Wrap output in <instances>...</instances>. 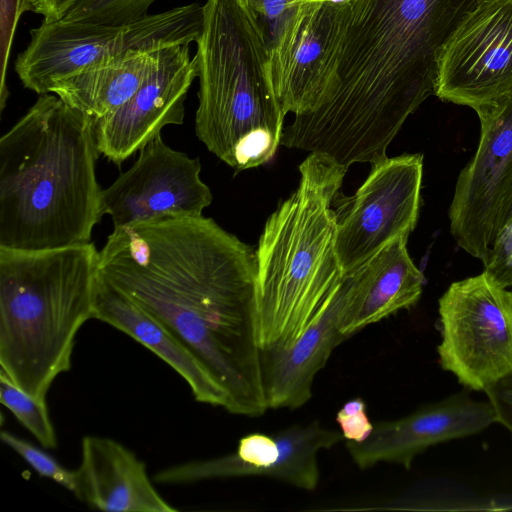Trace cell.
Listing matches in <instances>:
<instances>
[{
  "mask_svg": "<svg viewBox=\"0 0 512 512\" xmlns=\"http://www.w3.org/2000/svg\"><path fill=\"white\" fill-rule=\"evenodd\" d=\"M480 0H348L325 102L294 116L281 145L348 168L374 165L435 94L443 48Z\"/></svg>",
  "mask_w": 512,
  "mask_h": 512,
  "instance_id": "1",
  "label": "cell"
},
{
  "mask_svg": "<svg viewBox=\"0 0 512 512\" xmlns=\"http://www.w3.org/2000/svg\"><path fill=\"white\" fill-rule=\"evenodd\" d=\"M93 120L53 93L0 139V247L44 250L91 242L103 213Z\"/></svg>",
  "mask_w": 512,
  "mask_h": 512,
  "instance_id": "2",
  "label": "cell"
},
{
  "mask_svg": "<svg viewBox=\"0 0 512 512\" xmlns=\"http://www.w3.org/2000/svg\"><path fill=\"white\" fill-rule=\"evenodd\" d=\"M296 190L267 219L256 254L255 334L260 350L287 346L328 307L344 277L332 202L347 169L310 153Z\"/></svg>",
  "mask_w": 512,
  "mask_h": 512,
  "instance_id": "3",
  "label": "cell"
},
{
  "mask_svg": "<svg viewBox=\"0 0 512 512\" xmlns=\"http://www.w3.org/2000/svg\"><path fill=\"white\" fill-rule=\"evenodd\" d=\"M99 251L0 247V373L46 401L70 370L79 329L94 316Z\"/></svg>",
  "mask_w": 512,
  "mask_h": 512,
  "instance_id": "4",
  "label": "cell"
},
{
  "mask_svg": "<svg viewBox=\"0 0 512 512\" xmlns=\"http://www.w3.org/2000/svg\"><path fill=\"white\" fill-rule=\"evenodd\" d=\"M194 56L199 79L195 131L237 171L275 155L285 114L271 76L264 26L239 0H206Z\"/></svg>",
  "mask_w": 512,
  "mask_h": 512,
  "instance_id": "5",
  "label": "cell"
},
{
  "mask_svg": "<svg viewBox=\"0 0 512 512\" xmlns=\"http://www.w3.org/2000/svg\"><path fill=\"white\" fill-rule=\"evenodd\" d=\"M202 21L203 6L196 2L122 25L42 21L30 30L14 69L25 88L47 94L59 80L131 51L196 42Z\"/></svg>",
  "mask_w": 512,
  "mask_h": 512,
  "instance_id": "6",
  "label": "cell"
},
{
  "mask_svg": "<svg viewBox=\"0 0 512 512\" xmlns=\"http://www.w3.org/2000/svg\"><path fill=\"white\" fill-rule=\"evenodd\" d=\"M439 363L465 387L483 391L512 370L508 289L486 272L453 282L439 299Z\"/></svg>",
  "mask_w": 512,
  "mask_h": 512,
  "instance_id": "7",
  "label": "cell"
},
{
  "mask_svg": "<svg viewBox=\"0 0 512 512\" xmlns=\"http://www.w3.org/2000/svg\"><path fill=\"white\" fill-rule=\"evenodd\" d=\"M475 112L479 144L457 178L448 216L458 246L483 262L512 195V92Z\"/></svg>",
  "mask_w": 512,
  "mask_h": 512,
  "instance_id": "8",
  "label": "cell"
},
{
  "mask_svg": "<svg viewBox=\"0 0 512 512\" xmlns=\"http://www.w3.org/2000/svg\"><path fill=\"white\" fill-rule=\"evenodd\" d=\"M512 92V0H480L440 55L435 96L476 111Z\"/></svg>",
  "mask_w": 512,
  "mask_h": 512,
  "instance_id": "9",
  "label": "cell"
},
{
  "mask_svg": "<svg viewBox=\"0 0 512 512\" xmlns=\"http://www.w3.org/2000/svg\"><path fill=\"white\" fill-rule=\"evenodd\" d=\"M345 3L318 0L298 4L276 21L267 39L271 76L285 115L310 113L329 89Z\"/></svg>",
  "mask_w": 512,
  "mask_h": 512,
  "instance_id": "10",
  "label": "cell"
},
{
  "mask_svg": "<svg viewBox=\"0 0 512 512\" xmlns=\"http://www.w3.org/2000/svg\"><path fill=\"white\" fill-rule=\"evenodd\" d=\"M423 156L386 158L372 169L337 214V254L343 272L363 263L392 239L409 236L420 208Z\"/></svg>",
  "mask_w": 512,
  "mask_h": 512,
  "instance_id": "11",
  "label": "cell"
},
{
  "mask_svg": "<svg viewBox=\"0 0 512 512\" xmlns=\"http://www.w3.org/2000/svg\"><path fill=\"white\" fill-rule=\"evenodd\" d=\"M200 172L199 158L171 148L160 134L139 151L126 172L102 189V213L110 216L114 228L201 216L212 202V193Z\"/></svg>",
  "mask_w": 512,
  "mask_h": 512,
  "instance_id": "12",
  "label": "cell"
},
{
  "mask_svg": "<svg viewBox=\"0 0 512 512\" xmlns=\"http://www.w3.org/2000/svg\"><path fill=\"white\" fill-rule=\"evenodd\" d=\"M344 440L340 431L318 421L294 425L276 434L252 433L239 440L234 453L173 465L158 471L159 484H188L243 476L274 478L297 488L314 490L319 482L317 456Z\"/></svg>",
  "mask_w": 512,
  "mask_h": 512,
  "instance_id": "13",
  "label": "cell"
},
{
  "mask_svg": "<svg viewBox=\"0 0 512 512\" xmlns=\"http://www.w3.org/2000/svg\"><path fill=\"white\" fill-rule=\"evenodd\" d=\"M197 77L190 44L157 50L152 67L138 90L116 112L93 122L97 150L120 166L167 125H181L185 100Z\"/></svg>",
  "mask_w": 512,
  "mask_h": 512,
  "instance_id": "14",
  "label": "cell"
},
{
  "mask_svg": "<svg viewBox=\"0 0 512 512\" xmlns=\"http://www.w3.org/2000/svg\"><path fill=\"white\" fill-rule=\"evenodd\" d=\"M495 422L489 402L475 401L462 393L397 420L375 423L366 440L347 441L346 447L361 469L379 462L409 469L414 458L430 446L479 433Z\"/></svg>",
  "mask_w": 512,
  "mask_h": 512,
  "instance_id": "15",
  "label": "cell"
},
{
  "mask_svg": "<svg viewBox=\"0 0 512 512\" xmlns=\"http://www.w3.org/2000/svg\"><path fill=\"white\" fill-rule=\"evenodd\" d=\"M73 494L93 509L110 512H176L155 489L146 465L114 439L87 435L74 470Z\"/></svg>",
  "mask_w": 512,
  "mask_h": 512,
  "instance_id": "16",
  "label": "cell"
},
{
  "mask_svg": "<svg viewBox=\"0 0 512 512\" xmlns=\"http://www.w3.org/2000/svg\"><path fill=\"white\" fill-rule=\"evenodd\" d=\"M348 290L349 277L345 273L326 310L300 337L287 346L261 350L268 409L293 410L310 400L316 374L335 347L347 339L340 331V320Z\"/></svg>",
  "mask_w": 512,
  "mask_h": 512,
  "instance_id": "17",
  "label": "cell"
},
{
  "mask_svg": "<svg viewBox=\"0 0 512 512\" xmlns=\"http://www.w3.org/2000/svg\"><path fill=\"white\" fill-rule=\"evenodd\" d=\"M408 236L400 235L363 263L345 272L349 291L340 320V331L350 337L420 299L424 276L407 250Z\"/></svg>",
  "mask_w": 512,
  "mask_h": 512,
  "instance_id": "18",
  "label": "cell"
},
{
  "mask_svg": "<svg viewBox=\"0 0 512 512\" xmlns=\"http://www.w3.org/2000/svg\"><path fill=\"white\" fill-rule=\"evenodd\" d=\"M93 319L124 332L160 357L186 381L196 401L230 412L227 393L198 357L161 322L100 274Z\"/></svg>",
  "mask_w": 512,
  "mask_h": 512,
  "instance_id": "19",
  "label": "cell"
},
{
  "mask_svg": "<svg viewBox=\"0 0 512 512\" xmlns=\"http://www.w3.org/2000/svg\"><path fill=\"white\" fill-rule=\"evenodd\" d=\"M156 52L135 50L86 68L56 82L50 93L93 122L101 120L116 112L138 90Z\"/></svg>",
  "mask_w": 512,
  "mask_h": 512,
  "instance_id": "20",
  "label": "cell"
},
{
  "mask_svg": "<svg viewBox=\"0 0 512 512\" xmlns=\"http://www.w3.org/2000/svg\"><path fill=\"white\" fill-rule=\"evenodd\" d=\"M0 402L44 448L57 447V437L46 401L39 400L21 390L0 373Z\"/></svg>",
  "mask_w": 512,
  "mask_h": 512,
  "instance_id": "21",
  "label": "cell"
},
{
  "mask_svg": "<svg viewBox=\"0 0 512 512\" xmlns=\"http://www.w3.org/2000/svg\"><path fill=\"white\" fill-rule=\"evenodd\" d=\"M157 0H78L61 19L64 22L122 25L148 15Z\"/></svg>",
  "mask_w": 512,
  "mask_h": 512,
  "instance_id": "22",
  "label": "cell"
},
{
  "mask_svg": "<svg viewBox=\"0 0 512 512\" xmlns=\"http://www.w3.org/2000/svg\"><path fill=\"white\" fill-rule=\"evenodd\" d=\"M0 439L25 460L37 474L56 482L72 493L74 492L76 487L74 470L66 469L43 450L8 431L2 430Z\"/></svg>",
  "mask_w": 512,
  "mask_h": 512,
  "instance_id": "23",
  "label": "cell"
},
{
  "mask_svg": "<svg viewBox=\"0 0 512 512\" xmlns=\"http://www.w3.org/2000/svg\"><path fill=\"white\" fill-rule=\"evenodd\" d=\"M28 11L27 0H0V110L5 108L9 91L7 67L15 31L21 15Z\"/></svg>",
  "mask_w": 512,
  "mask_h": 512,
  "instance_id": "24",
  "label": "cell"
},
{
  "mask_svg": "<svg viewBox=\"0 0 512 512\" xmlns=\"http://www.w3.org/2000/svg\"><path fill=\"white\" fill-rule=\"evenodd\" d=\"M336 422L344 440L352 442L366 440L374 427L368 418L366 404L359 397L347 401L342 406L337 412Z\"/></svg>",
  "mask_w": 512,
  "mask_h": 512,
  "instance_id": "25",
  "label": "cell"
},
{
  "mask_svg": "<svg viewBox=\"0 0 512 512\" xmlns=\"http://www.w3.org/2000/svg\"><path fill=\"white\" fill-rule=\"evenodd\" d=\"M496 422L512 433V370L489 384L484 390Z\"/></svg>",
  "mask_w": 512,
  "mask_h": 512,
  "instance_id": "26",
  "label": "cell"
},
{
  "mask_svg": "<svg viewBox=\"0 0 512 512\" xmlns=\"http://www.w3.org/2000/svg\"><path fill=\"white\" fill-rule=\"evenodd\" d=\"M245 5L258 19L277 20L286 11L294 6L318 0H239ZM338 4L346 3L348 0H325Z\"/></svg>",
  "mask_w": 512,
  "mask_h": 512,
  "instance_id": "27",
  "label": "cell"
},
{
  "mask_svg": "<svg viewBox=\"0 0 512 512\" xmlns=\"http://www.w3.org/2000/svg\"><path fill=\"white\" fill-rule=\"evenodd\" d=\"M512 256V221L499 234L489 255L483 261L484 272L493 276Z\"/></svg>",
  "mask_w": 512,
  "mask_h": 512,
  "instance_id": "28",
  "label": "cell"
},
{
  "mask_svg": "<svg viewBox=\"0 0 512 512\" xmlns=\"http://www.w3.org/2000/svg\"><path fill=\"white\" fill-rule=\"evenodd\" d=\"M78 0H27L28 11L43 16V21L61 20Z\"/></svg>",
  "mask_w": 512,
  "mask_h": 512,
  "instance_id": "29",
  "label": "cell"
},
{
  "mask_svg": "<svg viewBox=\"0 0 512 512\" xmlns=\"http://www.w3.org/2000/svg\"><path fill=\"white\" fill-rule=\"evenodd\" d=\"M510 221H512V195L500 220L499 234Z\"/></svg>",
  "mask_w": 512,
  "mask_h": 512,
  "instance_id": "30",
  "label": "cell"
},
{
  "mask_svg": "<svg viewBox=\"0 0 512 512\" xmlns=\"http://www.w3.org/2000/svg\"><path fill=\"white\" fill-rule=\"evenodd\" d=\"M508 295H509L510 305H511V308H512V289L508 290Z\"/></svg>",
  "mask_w": 512,
  "mask_h": 512,
  "instance_id": "31",
  "label": "cell"
}]
</instances>
